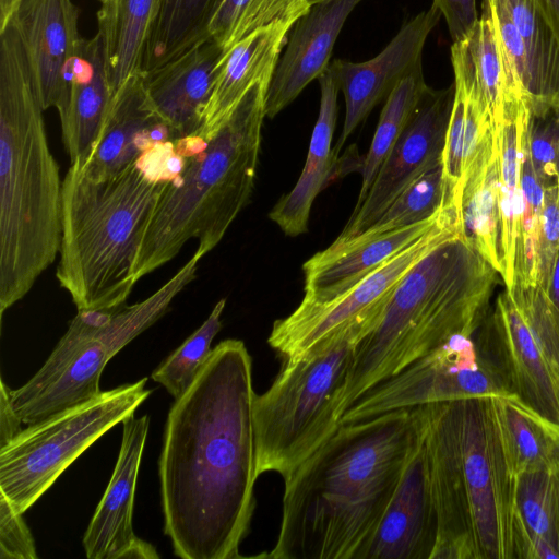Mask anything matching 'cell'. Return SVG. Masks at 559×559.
Here are the masks:
<instances>
[{
    "mask_svg": "<svg viewBox=\"0 0 559 559\" xmlns=\"http://www.w3.org/2000/svg\"><path fill=\"white\" fill-rule=\"evenodd\" d=\"M320 108L314 124L306 164L295 187L283 195L269 217L284 231L295 237L308 230L311 206L328 185L337 155L332 148L337 118L338 87L326 70L320 78Z\"/></svg>",
    "mask_w": 559,
    "mask_h": 559,
    "instance_id": "cell-24",
    "label": "cell"
},
{
    "mask_svg": "<svg viewBox=\"0 0 559 559\" xmlns=\"http://www.w3.org/2000/svg\"><path fill=\"white\" fill-rule=\"evenodd\" d=\"M420 411L438 521L431 559H520L515 477L491 399Z\"/></svg>",
    "mask_w": 559,
    "mask_h": 559,
    "instance_id": "cell-4",
    "label": "cell"
},
{
    "mask_svg": "<svg viewBox=\"0 0 559 559\" xmlns=\"http://www.w3.org/2000/svg\"><path fill=\"white\" fill-rule=\"evenodd\" d=\"M115 309L78 310L41 368L21 388L11 390V397L32 395L49 383L95 338L98 330L110 320Z\"/></svg>",
    "mask_w": 559,
    "mask_h": 559,
    "instance_id": "cell-40",
    "label": "cell"
},
{
    "mask_svg": "<svg viewBox=\"0 0 559 559\" xmlns=\"http://www.w3.org/2000/svg\"><path fill=\"white\" fill-rule=\"evenodd\" d=\"M527 115L528 107L523 98L508 99L502 120L495 130L499 158L501 277L507 289L512 288L514 281V255L522 210L521 133Z\"/></svg>",
    "mask_w": 559,
    "mask_h": 559,
    "instance_id": "cell-28",
    "label": "cell"
},
{
    "mask_svg": "<svg viewBox=\"0 0 559 559\" xmlns=\"http://www.w3.org/2000/svg\"><path fill=\"white\" fill-rule=\"evenodd\" d=\"M440 16L441 12L431 5L404 23L374 58L362 62L335 59L329 66L328 70L343 92L346 105L343 130L333 148L336 155L376 105L386 99L403 79L423 66L425 43Z\"/></svg>",
    "mask_w": 559,
    "mask_h": 559,
    "instance_id": "cell-14",
    "label": "cell"
},
{
    "mask_svg": "<svg viewBox=\"0 0 559 559\" xmlns=\"http://www.w3.org/2000/svg\"><path fill=\"white\" fill-rule=\"evenodd\" d=\"M270 82L257 83L243 96L206 147L189 157L168 185L140 248L136 282L174 259L191 238L204 257L246 206L254 187Z\"/></svg>",
    "mask_w": 559,
    "mask_h": 559,
    "instance_id": "cell-7",
    "label": "cell"
},
{
    "mask_svg": "<svg viewBox=\"0 0 559 559\" xmlns=\"http://www.w3.org/2000/svg\"><path fill=\"white\" fill-rule=\"evenodd\" d=\"M223 53L222 47L209 37L175 60L143 73L155 110L177 139L199 135Z\"/></svg>",
    "mask_w": 559,
    "mask_h": 559,
    "instance_id": "cell-21",
    "label": "cell"
},
{
    "mask_svg": "<svg viewBox=\"0 0 559 559\" xmlns=\"http://www.w3.org/2000/svg\"><path fill=\"white\" fill-rule=\"evenodd\" d=\"M68 97L59 112L71 165L83 169L107 117L112 94L100 36L82 40L68 75Z\"/></svg>",
    "mask_w": 559,
    "mask_h": 559,
    "instance_id": "cell-22",
    "label": "cell"
},
{
    "mask_svg": "<svg viewBox=\"0 0 559 559\" xmlns=\"http://www.w3.org/2000/svg\"><path fill=\"white\" fill-rule=\"evenodd\" d=\"M147 378L102 392L91 401L27 425L0 448V493L24 513L109 429L134 415L150 396Z\"/></svg>",
    "mask_w": 559,
    "mask_h": 559,
    "instance_id": "cell-9",
    "label": "cell"
},
{
    "mask_svg": "<svg viewBox=\"0 0 559 559\" xmlns=\"http://www.w3.org/2000/svg\"><path fill=\"white\" fill-rule=\"evenodd\" d=\"M21 0H0V31L15 13Z\"/></svg>",
    "mask_w": 559,
    "mask_h": 559,
    "instance_id": "cell-50",
    "label": "cell"
},
{
    "mask_svg": "<svg viewBox=\"0 0 559 559\" xmlns=\"http://www.w3.org/2000/svg\"><path fill=\"white\" fill-rule=\"evenodd\" d=\"M23 513L0 493V559H36L35 540Z\"/></svg>",
    "mask_w": 559,
    "mask_h": 559,
    "instance_id": "cell-44",
    "label": "cell"
},
{
    "mask_svg": "<svg viewBox=\"0 0 559 559\" xmlns=\"http://www.w3.org/2000/svg\"><path fill=\"white\" fill-rule=\"evenodd\" d=\"M225 304L221 299L202 325L152 372L151 378L175 400L188 390L209 359L212 341L222 329Z\"/></svg>",
    "mask_w": 559,
    "mask_h": 559,
    "instance_id": "cell-39",
    "label": "cell"
},
{
    "mask_svg": "<svg viewBox=\"0 0 559 559\" xmlns=\"http://www.w3.org/2000/svg\"><path fill=\"white\" fill-rule=\"evenodd\" d=\"M507 289V288H506ZM535 342L559 378V312L538 285H514L507 289Z\"/></svg>",
    "mask_w": 559,
    "mask_h": 559,
    "instance_id": "cell-41",
    "label": "cell"
},
{
    "mask_svg": "<svg viewBox=\"0 0 559 559\" xmlns=\"http://www.w3.org/2000/svg\"><path fill=\"white\" fill-rule=\"evenodd\" d=\"M527 62L525 102L531 111L559 106V40L530 0H506Z\"/></svg>",
    "mask_w": 559,
    "mask_h": 559,
    "instance_id": "cell-31",
    "label": "cell"
},
{
    "mask_svg": "<svg viewBox=\"0 0 559 559\" xmlns=\"http://www.w3.org/2000/svg\"><path fill=\"white\" fill-rule=\"evenodd\" d=\"M514 506L518 520L559 550V510L556 472L533 469L515 477Z\"/></svg>",
    "mask_w": 559,
    "mask_h": 559,
    "instance_id": "cell-38",
    "label": "cell"
},
{
    "mask_svg": "<svg viewBox=\"0 0 559 559\" xmlns=\"http://www.w3.org/2000/svg\"><path fill=\"white\" fill-rule=\"evenodd\" d=\"M290 29L282 23L260 28L223 53L199 136L212 139L257 83L271 81Z\"/></svg>",
    "mask_w": 559,
    "mask_h": 559,
    "instance_id": "cell-23",
    "label": "cell"
},
{
    "mask_svg": "<svg viewBox=\"0 0 559 559\" xmlns=\"http://www.w3.org/2000/svg\"><path fill=\"white\" fill-rule=\"evenodd\" d=\"M188 158L176 152L174 141L158 142L144 151L135 165L153 181L173 182L183 171Z\"/></svg>",
    "mask_w": 559,
    "mask_h": 559,
    "instance_id": "cell-45",
    "label": "cell"
},
{
    "mask_svg": "<svg viewBox=\"0 0 559 559\" xmlns=\"http://www.w3.org/2000/svg\"><path fill=\"white\" fill-rule=\"evenodd\" d=\"M222 2L162 0L150 34L142 73L175 60L209 38V25Z\"/></svg>",
    "mask_w": 559,
    "mask_h": 559,
    "instance_id": "cell-32",
    "label": "cell"
},
{
    "mask_svg": "<svg viewBox=\"0 0 559 559\" xmlns=\"http://www.w3.org/2000/svg\"><path fill=\"white\" fill-rule=\"evenodd\" d=\"M162 0H98L97 34L106 59L112 97L142 72L150 34Z\"/></svg>",
    "mask_w": 559,
    "mask_h": 559,
    "instance_id": "cell-26",
    "label": "cell"
},
{
    "mask_svg": "<svg viewBox=\"0 0 559 559\" xmlns=\"http://www.w3.org/2000/svg\"><path fill=\"white\" fill-rule=\"evenodd\" d=\"M498 274L463 231L420 260L357 346L337 401L338 419L370 388L454 335L473 336L488 314Z\"/></svg>",
    "mask_w": 559,
    "mask_h": 559,
    "instance_id": "cell-5",
    "label": "cell"
},
{
    "mask_svg": "<svg viewBox=\"0 0 559 559\" xmlns=\"http://www.w3.org/2000/svg\"><path fill=\"white\" fill-rule=\"evenodd\" d=\"M28 53L12 16L0 31V314L55 261L62 181Z\"/></svg>",
    "mask_w": 559,
    "mask_h": 559,
    "instance_id": "cell-3",
    "label": "cell"
},
{
    "mask_svg": "<svg viewBox=\"0 0 559 559\" xmlns=\"http://www.w3.org/2000/svg\"><path fill=\"white\" fill-rule=\"evenodd\" d=\"M310 7L308 0H223L209 25L207 37L226 52L260 28L276 23L293 27Z\"/></svg>",
    "mask_w": 559,
    "mask_h": 559,
    "instance_id": "cell-33",
    "label": "cell"
},
{
    "mask_svg": "<svg viewBox=\"0 0 559 559\" xmlns=\"http://www.w3.org/2000/svg\"><path fill=\"white\" fill-rule=\"evenodd\" d=\"M437 533L438 521L423 433L421 442L361 559H431Z\"/></svg>",
    "mask_w": 559,
    "mask_h": 559,
    "instance_id": "cell-17",
    "label": "cell"
},
{
    "mask_svg": "<svg viewBox=\"0 0 559 559\" xmlns=\"http://www.w3.org/2000/svg\"><path fill=\"white\" fill-rule=\"evenodd\" d=\"M454 94V83L441 90L426 88L361 205L335 240H347L367 230L406 188L442 163Z\"/></svg>",
    "mask_w": 559,
    "mask_h": 559,
    "instance_id": "cell-12",
    "label": "cell"
},
{
    "mask_svg": "<svg viewBox=\"0 0 559 559\" xmlns=\"http://www.w3.org/2000/svg\"><path fill=\"white\" fill-rule=\"evenodd\" d=\"M555 472H556V479H557V496H558V510H559V466Z\"/></svg>",
    "mask_w": 559,
    "mask_h": 559,
    "instance_id": "cell-51",
    "label": "cell"
},
{
    "mask_svg": "<svg viewBox=\"0 0 559 559\" xmlns=\"http://www.w3.org/2000/svg\"><path fill=\"white\" fill-rule=\"evenodd\" d=\"M545 17L559 40V0H530Z\"/></svg>",
    "mask_w": 559,
    "mask_h": 559,
    "instance_id": "cell-48",
    "label": "cell"
},
{
    "mask_svg": "<svg viewBox=\"0 0 559 559\" xmlns=\"http://www.w3.org/2000/svg\"><path fill=\"white\" fill-rule=\"evenodd\" d=\"M110 359L104 346L94 338L36 393L19 399L11 397L10 393L11 405L26 425L46 420L82 405L102 393L100 376Z\"/></svg>",
    "mask_w": 559,
    "mask_h": 559,
    "instance_id": "cell-29",
    "label": "cell"
},
{
    "mask_svg": "<svg viewBox=\"0 0 559 559\" xmlns=\"http://www.w3.org/2000/svg\"><path fill=\"white\" fill-rule=\"evenodd\" d=\"M558 187H559V178H558Z\"/></svg>",
    "mask_w": 559,
    "mask_h": 559,
    "instance_id": "cell-53",
    "label": "cell"
},
{
    "mask_svg": "<svg viewBox=\"0 0 559 559\" xmlns=\"http://www.w3.org/2000/svg\"><path fill=\"white\" fill-rule=\"evenodd\" d=\"M490 399L514 477L533 469L556 471L559 466V428L516 399Z\"/></svg>",
    "mask_w": 559,
    "mask_h": 559,
    "instance_id": "cell-30",
    "label": "cell"
},
{
    "mask_svg": "<svg viewBox=\"0 0 559 559\" xmlns=\"http://www.w3.org/2000/svg\"><path fill=\"white\" fill-rule=\"evenodd\" d=\"M350 329L313 355L284 364L271 386L252 403L257 476L290 475L340 427L337 401L361 340Z\"/></svg>",
    "mask_w": 559,
    "mask_h": 559,
    "instance_id": "cell-8",
    "label": "cell"
},
{
    "mask_svg": "<svg viewBox=\"0 0 559 559\" xmlns=\"http://www.w3.org/2000/svg\"><path fill=\"white\" fill-rule=\"evenodd\" d=\"M454 200L442 205L426 221L371 238L335 240L302 265V300L325 302L348 290L389 259L436 227Z\"/></svg>",
    "mask_w": 559,
    "mask_h": 559,
    "instance_id": "cell-19",
    "label": "cell"
},
{
    "mask_svg": "<svg viewBox=\"0 0 559 559\" xmlns=\"http://www.w3.org/2000/svg\"><path fill=\"white\" fill-rule=\"evenodd\" d=\"M0 448L14 439L23 429V423L11 405V389L1 379L0 384Z\"/></svg>",
    "mask_w": 559,
    "mask_h": 559,
    "instance_id": "cell-47",
    "label": "cell"
},
{
    "mask_svg": "<svg viewBox=\"0 0 559 559\" xmlns=\"http://www.w3.org/2000/svg\"><path fill=\"white\" fill-rule=\"evenodd\" d=\"M495 396L516 399L474 336L457 334L366 391L342 414L338 424L427 404Z\"/></svg>",
    "mask_w": 559,
    "mask_h": 559,
    "instance_id": "cell-11",
    "label": "cell"
},
{
    "mask_svg": "<svg viewBox=\"0 0 559 559\" xmlns=\"http://www.w3.org/2000/svg\"><path fill=\"white\" fill-rule=\"evenodd\" d=\"M308 1H309L310 4H314V3L320 2L322 0H308Z\"/></svg>",
    "mask_w": 559,
    "mask_h": 559,
    "instance_id": "cell-52",
    "label": "cell"
},
{
    "mask_svg": "<svg viewBox=\"0 0 559 559\" xmlns=\"http://www.w3.org/2000/svg\"><path fill=\"white\" fill-rule=\"evenodd\" d=\"M254 396L245 343L225 340L168 412L158 474L164 533L180 558L242 557L259 478Z\"/></svg>",
    "mask_w": 559,
    "mask_h": 559,
    "instance_id": "cell-1",
    "label": "cell"
},
{
    "mask_svg": "<svg viewBox=\"0 0 559 559\" xmlns=\"http://www.w3.org/2000/svg\"><path fill=\"white\" fill-rule=\"evenodd\" d=\"M527 120L528 115L521 133L522 210L515 246L513 286L537 285V242L545 189L537 179L531 163L526 138Z\"/></svg>",
    "mask_w": 559,
    "mask_h": 559,
    "instance_id": "cell-36",
    "label": "cell"
},
{
    "mask_svg": "<svg viewBox=\"0 0 559 559\" xmlns=\"http://www.w3.org/2000/svg\"><path fill=\"white\" fill-rule=\"evenodd\" d=\"M420 406L338 429L290 475L267 558L361 559L421 442Z\"/></svg>",
    "mask_w": 559,
    "mask_h": 559,
    "instance_id": "cell-2",
    "label": "cell"
},
{
    "mask_svg": "<svg viewBox=\"0 0 559 559\" xmlns=\"http://www.w3.org/2000/svg\"><path fill=\"white\" fill-rule=\"evenodd\" d=\"M473 336L510 392L559 428V378L507 289L499 294L492 311Z\"/></svg>",
    "mask_w": 559,
    "mask_h": 559,
    "instance_id": "cell-13",
    "label": "cell"
},
{
    "mask_svg": "<svg viewBox=\"0 0 559 559\" xmlns=\"http://www.w3.org/2000/svg\"><path fill=\"white\" fill-rule=\"evenodd\" d=\"M461 231L460 209L454 201L436 227L348 290L325 302L301 300L289 316L276 320L267 340L270 346L284 364H293L350 329L366 326L371 332L406 274L437 246Z\"/></svg>",
    "mask_w": 559,
    "mask_h": 559,
    "instance_id": "cell-10",
    "label": "cell"
},
{
    "mask_svg": "<svg viewBox=\"0 0 559 559\" xmlns=\"http://www.w3.org/2000/svg\"><path fill=\"white\" fill-rule=\"evenodd\" d=\"M432 7L444 16L453 43L465 39L479 19L476 0H433Z\"/></svg>",
    "mask_w": 559,
    "mask_h": 559,
    "instance_id": "cell-46",
    "label": "cell"
},
{
    "mask_svg": "<svg viewBox=\"0 0 559 559\" xmlns=\"http://www.w3.org/2000/svg\"><path fill=\"white\" fill-rule=\"evenodd\" d=\"M451 62L454 83L476 102L496 129L503 117L507 87L496 26L486 0L469 35L452 44Z\"/></svg>",
    "mask_w": 559,
    "mask_h": 559,
    "instance_id": "cell-25",
    "label": "cell"
},
{
    "mask_svg": "<svg viewBox=\"0 0 559 559\" xmlns=\"http://www.w3.org/2000/svg\"><path fill=\"white\" fill-rule=\"evenodd\" d=\"M202 258L194 252L183 267L148 298L115 309L110 320L95 336L110 358L166 313L175 296L195 277L198 263Z\"/></svg>",
    "mask_w": 559,
    "mask_h": 559,
    "instance_id": "cell-35",
    "label": "cell"
},
{
    "mask_svg": "<svg viewBox=\"0 0 559 559\" xmlns=\"http://www.w3.org/2000/svg\"><path fill=\"white\" fill-rule=\"evenodd\" d=\"M150 417L128 416L109 484L83 536L88 559H157L156 548L133 532L134 493Z\"/></svg>",
    "mask_w": 559,
    "mask_h": 559,
    "instance_id": "cell-15",
    "label": "cell"
},
{
    "mask_svg": "<svg viewBox=\"0 0 559 559\" xmlns=\"http://www.w3.org/2000/svg\"><path fill=\"white\" fill-rule=\"evenodd\" d=\"M460 215L466 240L501 276V215L496 134L479 151L463 177Z\"/></svg>",
    "mask_w": 559,
    "mask_h": 559,
    "instance_id": "cell-27",
    "label": "cell"
},
{
    "mask_svg": "<svg viewBox=\"0 0 559 559\" xmlns=\"http://www.w3.org/2000/svg\"><path fill=\"white\" fill-rule=\"evenodd\" d=\"M175 140V132L147 95L143 73H136L112 97L93 153L82 170L91 179L104 180L134 164L155 143Z\"/></svg>",
    "mask_w": 559,
    "mask_h": 559,
    "instance_id": "cell-20",
    "label": "cell"
},
{
    "mask_svg": "<svg viewBox=\"0 0 559 559\" xmlns=\"http://www.w3.org/2000/svg\"><path fill=\"white\" fill-rule=\"evenodd\" d=\"M13 17L26 47L44 110L59 112L68 97V75L83 38L73 0H21Z\"/></svg>",
    "mask_w": 559,
    "mask_h": 559,
    "instance_id": "cell-16",
    "label": "cell"
},
{
    "mask_svg": "<svg viewBox=\"0 0 559 559\" xmlns=\"http://www.w3.org/2000/svg\"><path fill=\"white\" fill-rule=\"evenodd\" d=\"M169 183L151 180L135 163L104 180L69 167L56 276L78 310L124 305L136 283L142 241Z\"/></svg>",
    "mask_w": 559,
    "mask_h": 559,
    "instance_id": "cell-6",
    "label": "cell"
},
{
    "mask_svg": "<svg viewBox=\"0 0 559 559\" xmlns=\"http://www.w3.org/2000/svg\"><path fill=\"white\" fill-rule=\"evenodd\" d=\"M427 87L420 66L403 79L386 97L371 145L361 162L362 183L353 212L361 205L382 163L407 126Z\"/></svg>",
    "mask_w": 559,
    "mask_h": 559,
    "instance_id": "cell-34",
    "label": "cell"
},
{
    "mask_svg": "<svg viewBox=\"0 0 559 559\" xmlns=\"http://www.w3.org/2000/svg\"><path fill=\"white\" fill-rule=\"evenodd\" d=\"M451 200L454 199L447 190L441 163L406 188L374 224L356 237L371 238L420 223Z\"/></svg>",
    "mask_w": 559,
    "mask_h": 559,
    "instance_id": "cell-37",
    "label": "cell"
},
{
    "mask_svg": "<svg viewBox=\"0 0 559 559\" xmlns=\"http://www.w3.org/2000/svg\"><path fill=\"white\" fill-rule=\"evenodd\" d=\"M559 252V187L545 189L544 207L537 242V282L547 292L552 267Z\"/></svg>",
    "mask_w": 559,
    "mask_h": 559,
    "instance_id": "cell-43",
    "label": "cell"
},
{
    "mask_svg": "<svg viewBox=\"0 0 559 559\" xmlns=\"http://www.w3.org/2000/svg\"><path fill=\"white\" fill-rule=\"evenodd\" d=\"M528 111L526 138L535 175L544 189L558 186L559 106Z\"/></svg>",
    "mask_w": 559,
    "mask_h": 559,
    "instance_id": "cell-42",
    "label": "cell"
},
{
    "mask_svg": "<svg viewBox=\"0 0 559 559\" xmlns=\"http://www.w3.org/2000/svg\"><path fill=\"white\" fill-rule=\"evenodd\" d=\"M546 293L559 312V252L552 267L549 285Z\"/></svg>",
    "mask_w": 559,
    "mask_h": 559,
    "instance_id": "cell-49",
    "label": "cell"
},
{
    "mask_svg": "<svg viewBox=\"0 0 559 559\" xmlns=\"http://www.w3.org/2000/svg\"><path fill=\"white\" fill-rule=\"evenodd\" d=\"M360 1L322 0L311 4L295 22L267 88V118L280 114L311 81L328 70L338 34Z\"/></svg>",
    "mask_w": 559,
    "mask_h": 559,
    "instance_id": "cell-18",
    "label": "cell"
}]
</instances>
